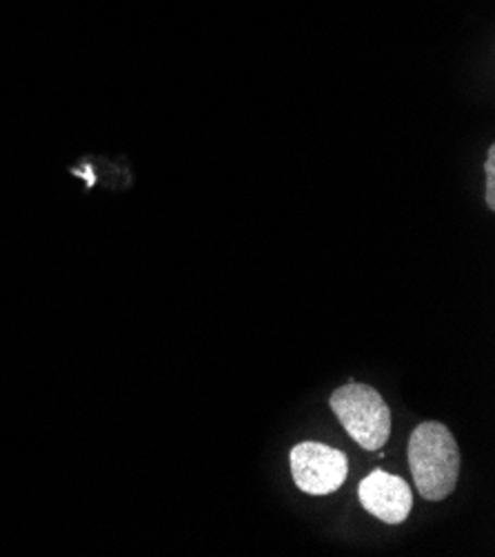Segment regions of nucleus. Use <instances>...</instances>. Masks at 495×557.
I'll list each match as a JSON object with an SVG mask.
<instances>
[{
    "mask_svg": "<svg viewBox=\"0 0 495 557\" xmlns=\"http://www.w3.org/2000/svg\"><path fill=\"white\" fill-rule=\"evenodd\" d=\"M409 469L418 493L429 503L447 499L460 475V449L454 433L440 422H422L409 437Z\"/></svg>",
    "mask_w": 495,
    "mask_h": 557,
    "instance_id": "f257e3e1",
    "label": "nucleus"
},
{
    "mask_svg": "<svg viewBox=\"0 0 495 557\" xmlns=\"http://www.w3.org/2000/svg\"><path fill=\"white\" fill-rule=\"evenodd\" d=\"M332 411L358 447L378 451L392 435V411L369 384L349 382L332 394Z\"/></svg>",
    "mask_w": 495,
    "mask_h": 557,
    "instance_id": "f03ea898",
    "label": "nucleus"
},
{
    "mask_svg": "<svg viewBox=\"0 0 495 557\" xmlns=\"http://www.w3.org/2000/svg\"><path fill=\"white\" fill-rule=\"evenodd\" d=\"M289 460L296 486L309 495H329L338 491L349 473L347 456L320 442L296 444Z\"/></svg>",
    "mask_w": 495,
    "mask_h": 557,
    "instance_id": "7ed1b4c3",
    "label": "nucleus"
},
{
    "mask_svg": "<svg viewBox=\"0 0 495 557\" xmlns=\"http://www.w3.org/2000/svg\"><path fill=\"white\" fill-rule=\"evenodd\" d=\"M358 499L373 518L384 524H403L413 509L409 484L403 478L380 469L360 482Z\"/></svg>",
    "mask_w": 495,
    "mask_h": 557,
    "instance_id": "20e7f679",
    "label": "nucleus"
},
{
    "mask_svg": "<svg viewBox=\"0 0 495 557\" xmlns=\"http://www.w3.org/2000/svg\"><path fill=\"white\" fill-rule=\"evenodd\" d=\"M484 176H486V207L493 211L495 209V147H488L486 160H484Z\"/></svg>",
    "mask_w": 495,
    "mask_h": 557,
    "instance_id": "39448f33",
    "label": "nucleus"
}]
</instances>
